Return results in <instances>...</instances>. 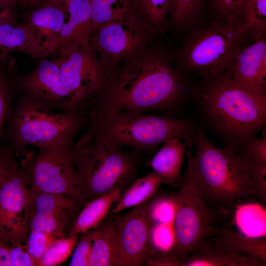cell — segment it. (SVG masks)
Listing matches in <instances>:
<instances>
[{"label":"cell","instance_id":"cell-1","mask_svg":"<svg viewBox=\"0 0 266 266\" xmlns=\"http://www.w3.org/2000/svg\"><path fill=\"white\" fill-rule=\"evenodd\" d=\"M184 87L181 76L164 57L156 53L142 55L110 74L96 101L91 120L169 108L181 101Z\"/></svg>","mask_w":266,"mask_h":266},{"label":"cell","instance_id":"cell-2","mask_svg":"<svg viewBox=\"0 0 266 266\" xmlns=\"http://www.w3.org/2000/svg\"><path fill=\"white\" fill-rule=\"evenodd\" d=\"M186 144L185 179L218 217L230 218L238 204L256 200L251 191L249 166L239 154L217 147L196 126Z\"/></svg>","mask_w":266,"mask_h":266},{"label":"cell","instance_id":"cell-3","mask_svg":"<svg viewBox=\"0 0 266 266\" xmlns=\"http://www.w3.org/2000/svg\"><path fill=\"white\" fill-rule=\"evenodd\" d=\"M205 79L198 96L203 117L223 148L237 154L265 128L266 97L248 91L224 72Z\"/></svg>","mask_w":266,"mask_h":266},{"label":"cell","instance_id":"cell-4","mask_svg":"<svg viewBox=\"0 0 266 266\" xmlns=\"http://www.w3.org/2000/svg\"><path fill=\"white\" fill-rule=\"evenodd\" d=\"M89 131L71 148L83 206L116 186L133 181L138 166L137 152H129Z\"/></svg>","mask_w":266,"mask_h":266},{"label":"cell","instance_id":"cell-5","mask_svg":"<svg viewBox=\"0 0 266 266\" xmlns=\"http://www.w3.org/2000/svg\"><path fill=\"white\" fill-rule=\"evenodd\" d=\"M195 126L188 120L124 112L92 120L90 128L106 141L136 152L153 150L166 140L192 139Z\"/></svg>","mask_w":266,"mask_h":266},{"label":"cell","instance_id":"cell-6","mask_svg":"<svg viewBox=\"0 0 266 266\" xmlns=\"http://www.w3.org/2000/svg\"><path fill=\"white\" fill-rule=\"evenodd\" d=\"M247 35L237 15L219 16L191 38L182 54L183 63L188 69L205 79L218 76L244 47Z\"/></svg>","mask_w":266,"mask_h":266},{"label":"cell","instance_id":"cell-7","mask_svg":"<svg viewBox=\"0 0 266 266\" xmlns=\"http://www.w3.org/2000/svg\"><path fill=\"white\" fill-rule=\"evenodd\" d=\"M83 123L82 117L77 112L57 113L34 100L20 106L12 129L19 143L41 149L71 146Z\"/></svg>","mask_w":266,"mask_h":266},{"label":"cell","instance_id":"cell-8","mask_svg":"<svg viewBox=\"0 0 266 266\" xmlns=\"http://www.w3.org/2000/svg\"><path fill=\"white\" fill-rule=\"evenodd\" d=\"M72 146L41 149L37 155L24 159L22 168L30 192L64 195L83 206Z\"/></svg>","mask_w":266,"mask_h":266},{"label":"cell","instance_id":"cell-9","mask_svg":"<svg viewBox=\"0 0 266 266\" xmlns=\"http://www.w3.org/2000/svg\"><path fill=\"white\" fill-rule=\"evenodd\" d=\"M175 198L173 242L169 253L182 266L193 250L217 226L218 217L186 179L181 188L175 193Z\"/></svg>","mask_w":266,"mask_h":266},{"label":"cell","instance_id":"cell-10","mask_svg":"<svg viewBox=\"0 0 266 266\" xmlns=\"http://www.w3.org/2000/svg\"><path fill=\"white\" fill-rule=\"evenodd\" d=\"M57 52L60 54L56 61L60 77L78 109L88 99L100 94L111 74L107 73L90 43L72 45Z\"/></svg>","mask_w":266,"mask_h":266},{"label":"cell","instance_id":"cell-11","mask_svg":"<svg viewBox=\"0 0 266 266\" xmlns=\"http://www.w3.org/2000/svg\"><path fill=\"white\" fill-rule=\"evenodd\" d=\"M29 194L23 170L13 156L0 185V240L9 245L26 242Z\"/></svg>","mask_w":266,"mask_h":266},{"label":"cell","instance_id":"cell-12","mask_svg":"<svg viewBox=\"0 0 266 266\" xmlns=\"http://www.w3.org/2000/svg\"><path fill=\"white\" fill-rule=\"evenodd\" d=\"M80 206L76 200L64 195L30 191L27 205L28 230L64 238L67 236L69 226Z\"/></svg>","mask_w":266,"mask_h":266},{"label":"cell","instance_id":"cell-13","mask_svg":"<svg viewBox=\"0 0 266 266\" xmlns=\"http://www.w3.org/2000/svg\"><path fill=\"white\" fill-rule=\"evenodd\" d=\"M151 200L149 199L128 213L116 216L121 266H142L153 252L151 243Z\"/></svg>","mask_w":266,"mask_h":266},{"label":"cell","instance_id":"cell-14","mask_svg":"<svg viewBox=\"0 0 266 266\" xmlns=\"http://www.w3.org/2000/svg\"><path fill=\"white\" fill-rule=\"evenodd\" d=\"M143 35L140 22L134 15L100 25L92 33L90 43L102 60L116 61L136 51L143 41Z\"/></svg>","mask_w":266,"mask_h":266},{"label":"cell","instance_id":"cell-15","mask_svg":"<svg viewBox=\"0 0 266 266\" xmlns=\"http://www.w3.org/2000/svg\"><path fill=\"white\" fill-rule=\"evenodd\" d=\"M26 86L36 101L51 108L77 112L73 98L62 81L56 60H42L28 77Z\"/></svg>","mask_w":266,"mask_h":266},{"label":"cell","instance_id":"cell-16","mask_svg":"<svg viewBox=\"0 0 266 266\" xmlns=\"http://www.w3.org/2000/svg\"><path fill=\"white\" fill-rule=\"evenodd\" d=\"M224 72L233 81L266 97V41L264 36L243 47Z\"/></svg>","mask_w":266,"mask_h":266},{"label":"cell","instance_id":"cell-17","mask_svg":"<svg viewBox=\"0 0 266 266\" xmlns=\"http://www.w3.org/2000/svg\"><path fill=\"white\" fill-rule=\"evenodd\" d=\"M259 260L236 254L213 236L204 239L192 252L182 266H265Z\"/></svg>","mask_w":266,"mask_h":266},{"label":"cell","instance_id":"cell-18","mask_svg":"<svg viewBox=\"0 0 266 266\" xmlns=\"http://www.w3.org/2000/svg\"><path fill=\"white\" fill-rule=\"evenodd\" d=\"M67 18L61 29L55 52L75 45L90 43L92 8L90 0H69Z\"/></svg>","mask_w":266,"mask_h":266},{"label":"cell","instance_id":"cell-19","mask_svg":"<svg viewBox=\"0 0 266 266\" xmlns=\"http://www.w3.org/2000/svg\"><path fill=\"white\" fill-rule=\"evenodd\" d=\"M0 51L20 52L33 58L46 56L43 41L25 22L13 21L0 25Z\"/></svg>","mask_w":266,"mask_h":266},{"label":"cell","instance_id":"cell-20","mask_svg":"<svg viewBox=\"0 0 266 266\" xmlns=\"http://www.w3.org/2000/svg\"><path fill=\"white\" fill-rule=\"evenodd\" d=\"M95 229L89 266H121L116 216L104 218Z\"/></svg>","mask_w":266,"mask_h":266},{"label":"cell","instance_id":"cell-21","mask_svg":"<svg viewBox=\"0 0 266 266\" xmlns=\"http://www.w3.org/2000/svg\"><path fill=\"white\" fill-rule=\"evenodd\" d=\"M67 18L64 8L46 2L26 18L25 22L43 41L46 56L55 52L61 29Z\"/></svg>","mask_w":266,"mask_h":266},{"label":"cell","instance_id":"cell-22","mask_svg":"<svg viewBox=\"0 0 266 266\" xmlns=\"http://www.w3.org/2000/svg\"><path fill=\"white\" fill-rule=\"evenodd\" d=\"M209 236L236 254L257 259L266 265V236H246L228 223L215 226Z\"/></svg>","mask_w":266,"mask_h":266},{"label":"cell","instance_id":"cell-23","mask_svg":"<svg viewBox=\"0 0 266 266\" xmlns=\"http://www.w3.org/2000/svg\"><path fill=\"white\" fill-rule=\"evenodd\" d=\"M187 144L174 138L165 141L147 166L162 177L166 183H173L181 178V170Z\"/></svg>","mask_w":266,"mask_h":266},{"label":"cell","instance_id":"cell-24","mask_svg":"<svg viewBox=\"0 0 266 266\" xmlns=\"http://www.w3.org/2000/svg\"><path fill=\"white\" fill-rule=\"evenodd\" d=\"M123 188L116 186L107 193L87 202L71 225L67 236L79 235L95 229L120 199Z\"/></svg>","mask_w":266,"mask_h":266},{"label":"cell","instance_id":"cell-25","mask_svg":"<svg viewBox=\"0 0 266 266\" xmlns=\"http://www.w3.org/2000/svg\"><path fill=\"white\" fill-rule=\"evenodd\" d=\"M236 230L252 238L266 236V211L264 205L256 200L237 205L232 214Z\"/></svg>","mask_w":266,"mask_h":266},{"label":"cell","instance_id":"cell-26","mask_svg":"<svg viewBox=\"0 0 266 266\" xmlns=\"http://www.w3.org/2000/svg\"><path fill=\"white\" fill-rule=\"evenodd\" d=\"M163 183H166L165 179L153 171L136 179L122 194L111 212L117 213L144 203L153 196Z\"/></svg>","mask_w":266,"mask_h":266},{"label":"cell","instance_id":"cell-27","mask_svg":"<svg viewBox=\"0 0 266 266\" xmlns=\"http://www.w3.org/2000/svg\"><path fill=\"white\" fill-rule=\"evenodd\" d=\"M92 8L91 34L100 25L135 15L132 0H90Z\"/></svg>","mask_w":266,"mask_h":266},{"label":"cell","instance_id":"cell-28","mask_svg":"<svg viewBox=\"0 0 266 266\" xmlns=\"http://www.w3.org/2000/svg\"><path fill=\"white\" fill-rule=\"evenodd\" d=\"M134 8L142 17L144 27L152 32L163 33L166 29L172 0H132Z\"/></svg>","mask_w":266,"mask_h":266},{"label":"cell","instance_id":"cell-29","mask_svg":"<svg viewBox=\"0 0 266 266\" xmlns=\"http://www.w3.org/2000/svg\"><path fill=\"white\" fill-rule=\"evenodd\" d=\"M248 34L255 40L264 36L266 30V0H247L237 14Z\"/></svg>","mask_w":266,"mask_h":266},{"label":"cell","instance_id":"cell-30","mask_svg":"<svg viewBox=\"0 0 266 266\" xmlns=\"http://www.w3.org/2000/svg\"><path fill=\"white\" fill-rule=\"evenodd\" d=\"M78 235L67 236L57 240L36 261V266H53L65 262L74 250Z\"/></svg>","mask_w":266,"mask_h":266},{"label":"cell","instance_id":"cell-31","mask_svg":"<svg viewBox=\"0 0 266 266\" xmlns=\"http://www.w3.org/2000/svg\"><path fill=\"white\" fill-rule=\"evenodd\" d=\"M203 0H172L170 16L173 24L180 27L192 23L199 14Z\"/></svg>","mask_w":266,"mask_h":266},{"label":"cell","instance_id":"cell-32","mask_svg":"<svg viewBox=\"0 0 266 266\" xmlns=\"http://www.w3.org/2000/svg\"><path fill=\"white\" fill-rule=\"evenodd\" d=\"M60 238L54 234L30 230L29 231L25 244L29 254L37 261L57 240Z\"/></svg>","mask_w":266,"mask_h":266},{"label":"cell","instance_id":"cell-33","mask_svg":"<svg viewBox=\"0 0 266 266\" xmlns=\"http://www.w3.org/2000/svg\"><path fill=\"white\" fill-rule=\"evenodd\" d=\"M95 235V229L82 233L73 250L70 266H89Z\"/></svg>","mask_w":266,"mask_h":266},{"label":"cell","instance_id":"cell-34","mask_svg":"<svg viewBox=\"0 0 266 266\" xmlns=\"http://www.w3.org/2000/svg\"><path fill=\"white\" fill-rule=\"evenodd\" d=\"M249 167L266 165V136L255 137L238 154Z\"/></svg>","mask_w":266,"mask_h":266},{"label":"cell","instance_id":"cell-35","mask_svg":"<svg viewBox=\"0 0 266 266\" xmlns=\"http://www.w3.org/2000/svg\"><path fill=\"white\" fill-rule=\"evenodd\" d=\"M250 167L251 193L255 199L264 206L266 204V165Z\"/></svg>","mask_w":266,"mask_h":266},{"label":"cell","instance_id":"cell-36","mask_svg":"<svg viewBox=\"0 0 266 266\" xmlns=\"http://www.w3.org/2000/svg\"><path fill=\"white\" fill-rule=\"evenodd\" d=\"M12 266H36V261L29 254L25 244L9 245Z\"/></svg>","mask_w":266,"mask_h":266},{"label":"cell","instance_id":"cell-37","mask_svg":"<svg viewBox=\"0 0 266 266\" xmlns=\"http://www.w3.org/2000/svg\"><path fill=\"white\" fill-rule=\"evenodd\" d=\"M247 0H213L219 17L236 15Z\"/></svg>","mask_w":266,"mask_h":266},{"label":"cell","instance_id":"cell-38","mask_svg":"<svg viewBox=\"0 0 266 266\" xmlns=\"http://www.w3.org/2000/svg\"><path fill=\"white\" fill-rule=\"evenodd\" d=\"M153 266H181V263L169 253L153 251L145 263Z\"/></svg>","mask_w":266,"mask_h":266},{"label":"cell","instance_id":"cell-39","mask_svg":"<svg viewBox=\"0 0 266 266\" xmlns=\"http://www.w3.org/2000/svg\"><path fill=\"white\" fill-rule=\"evenodd\" d=\"M8 100L7 82L0 72V134L5 118Z\"/></svg>","mask_w":266,"mask_h":266},{"label":"cell","instance_id":"cell-40","mask_svg":"<svg viewBox=\"0 0 266 266\" xmlns=\"http://www.w3.org/2000/svg\"><path fill=\"white\" fill-rule=\"evenodd\" d=\"M13 156V154L10 148H6L0 152V185Z\"/></svg>","mask_w":266,"mask_h":266},{"label":"cell","instance_id":"cell-41","mask_svg":"<svg viewBox=\"0 0 266 266\" xmlns=\"http://www.w3.org/2000/svg\"><path fill=\"white\" fill-rule=\"evenodd\" d=\"M9 245L0 240V266H12Z\"/></svg>","mask_w":266,"mask_h":266},{"label":"cell","instance_id":"cell-42","mask_svg":"<svg viewBox=\"0 0 266 266\" xmlns=\"http://www.w3.org/2000/svg\"><path fill=\"white\" fill-rule=\"evenodd\" d=\"M13 10L0 4V25L14 21Z\"/></svg>","mask_w":266,"mask_h":266},{"label":"cell","instance_id":"cell-43","mask_svg":"<svg viewBox=\"0 0 266 266\" xmlns=\"http://www.w3.org/2000/svg\"><path fill=\"white\" fill-rule=\"evenodd\" d=\"M44 2L52 4L62 7L66 11V6L69 0H42Z\"/></svg>","mask_w":266,"mask_h":266},{"label":"cell","instance_id":"cell-44","mask_svg":"<svg viewBox=\"0 0 266 266\" xmlns=\"http://www.w3.org/2000/svg\"><path fill=\"white\" fill-rule=\"evenodd\" d=\"M19 0H0V4L4 6L13 9Z\"/></svg>","mask_w":266,"mask_h":266},{"label":"cell","instance_id":"cell-45","mask_svg":"<svg viewBox=\"0 0 266 266\" xmlns=\"http://www.w3.org/2000/svg\"><path fill=\"white\" fill-rule=\"evenodd\" d=\"M42 0H19V2L23 5L32 6L35 5Z\"/></svg>","mask_w":266,"mask_h":266}]
</instances>
